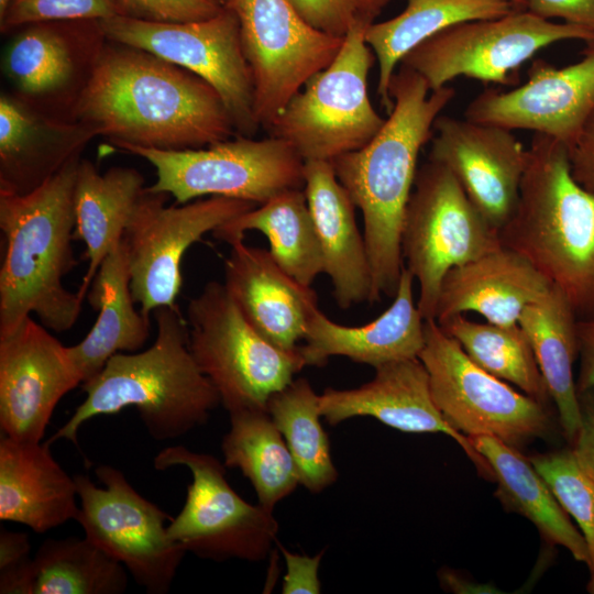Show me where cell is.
Here are the masks:
<instances>
[{
	"instance_id": "cell-38",
	"label": "cell",
	"mask_w": 594,
	"mask_h": 594,
	"mask_svg": "<svg viewBox=\"0 0 594 594\" xmlns=\"http://www.w3.org/2000/svg\"><path fill=\"white\" fill-rule=\"evenodd\" d=\"M529 460L583 535L588 551L587 591L594 594V471L572 448Z\"/></svg>"
},
{
	"instance_id": "cell-26",
	"label": "cell",
	"mask_w": 594,
	"mask_h": 594,
	"mask_svg": "<svg viewBox=\"0 0 594 594\" xmlns=\"http://www.w3.org/2000/svg\"><path fill=\"white\" fill-rule=\"evenodd\" d=\"M304 190L314 219L323 262L342 309L371 301L372 272L354 204L338 180L331 162L308 161Z\"/></svg>"
},
{
	"instance_id": "cell-19",
	"label": "cell",
	"mask_w": 594,
	"mask_h": 594,
	"mask_svg": "<svg viewBox=\"0 0 594 594\" xmlns=\"http://www.w3.org/2000/svg\"><path fill=\"white\" fill-rule=\"evenodd\" d=\"M429 160L447 167L487 222L499 230L513 217L528 148L512 130L439 116Z\"/></svg>"
},
{
	"instance_id": "cell-33",
	"label": "cell",
	"mask_w": 594,
	"mask_h": 594,
	"mask_svg": "<svg viewBox=\"0 0 594 594\" xmlns=\"http://www.w3.org/2000/svg\"><path fill=\"white\" fill-rule=\"evenodd\" d=\"M250 230L262 232L270 254L292 278L311 287L323 273L322 254L304 188L285 190L217 228L215 238L232 244Z\"/></svg>"
},
{
	"instance_id": "cell-36",
	"label": "cell",
	"mask_w": 594,
	"mask_h": 594,
	"mask_svg": "<svg viewBox=\"0 0 594 594\" xmlns=\"http://www.w3.org/2000/svg\"><path fill=\"white\" fill-rule=\"evenodd\" d=\"M127 569L87 537L46 539L33 557L32 594H121Z\"/></svg>"
},
{
	"instance_id": "cell-25",
	"label": "cell",
	"mask_w": 594,
	"mask_h": 594,
	"mask_svg": "<svg viewBox=\"0 0 594 594\" xmlns=\"http://www.w3.org/2000/svg\"><path fill=\"white\" fill-rule=\"evenodd\" d=\"M551 286L522 255L501 245L447 273L435 320L441 323L473 311L490 323L516 326L524 308L542 297Z\"/></svg>"
},
{
	"instance_id": "cell-4",
	"label": "cell",
	"mask_w": 594,
	"mask_h": 594,
	"mask_svg": "<svg viewBox=\"0 0 594 594\" xmlns=\"http://www.w3.org/2000/svg\"><path fill=\"white\" fill-rule=\"evenodd\" d=\"M152 315L157 328L154 343L143 351L112 355L82 383L85 400L47 444L62 439L77 444L78 431L89 419L127 407L136 408L156 441L176 439L208 420L221 402L189 350L186 319L176 306L160 307Z\"/></svg>"
},
{
	"instance_id": "cell-21",
	"label": "cell",
	"mask_w": 594,
	"mask_h": 594,
	"mask_svg": "<svg viewBox=\"0 0 594 594\" xmlns=\"http://www.w3.org/2000/svg\"><path fill=\"white\" fill-rule=\"evenodd\" d=\"M369 383L352 389L326 388L319 395L321 416L334 426L356 416H371L403 432L443 433L452 438L483 475H491L485 459L443 417L430 391L426 367L418 359L386 363Z\"/></svg>"
},
{
	"instance_id": "cell-17",
	"label": "cell",
	"mask_w": 594,
	"mask_h": 594,
	"mask_svg": "<svg viewBox=\"0 0 594 594\" xmlns=\"http://www.w3.org/2000/svg\"><path fill=\"white\" fill-rule=\"evenodd\" d=\"M584 57L557 68L543 59L532 62L528 80L508 91L487 88L466 107L464 119L508 130H530L568 148L594 111V41Z\"/></svg>"
},
{
	"instance_id": "cell-44",
	"label": "cell",
	"mask_w": 594,
	"mask_h": 594,
	"mask_svg": "<svg viewBox=\"0 0 594 594\" xmlns=\"http://www.w3.org/2000/svg\"><path fill=\"white\" fill-rule=\"evenodd\" d=\"M527 11L544 20L561 18L565 23L594 31V0H527Z\"/></svg>"
},
{
	"instance_id": "cell-1",
	"label": "cell",
	"mask_w": 594,
	"mask_h": 594,
	"mask_svg": "<svg viewBox=\"0 0 594 594\" xmlns=\"http://www.w3.org/2000/svg\"><path fill=\"white\" fill-rule=\"evenodd\" d=\"M113 44H105L73 120L116 148H201L235 133L222 98L206 80L148 52Z\"/></svg>"
},
{
	"instance_id": "cell-8",
	"label": "cell",
	"mask_w": 594,
	"mask_h": 594,
	"mask_svg": "<svg viewBox=\"0 0 594 594\" xmlns=\"http://www.w3.org/2000/svg\"><path fill=\"white\" fill-rule=\"evenodd\" d=\"M405 267L419 285L417 307L435 319L447 273L499 248V234L475 208L453 174L428 161L416 174L402 230Z\"/></svg>"
},
{
	"instance_id": "cell-24",
	"label": "cell",
	"mask_w": 594,
	"mask_h": 594,
	"mask_svg": "<svg viewBox=\"0 0 594 594\" xmlns=\"http://www.w3.org/2000/svg\"><path fill=\"white\" fill-rule=\"evenodd\" d=\"M89 127L47 114L13 94L0 97V191H33L81 156L96 138Z\"/></svg>"
},
{
	"instance_id": "cell-39",
	"label": "cell",
	"mask_w": 594,
	"mask_h": 594,
	"mask_svg": "<svg viewBox=\"0 0 594 594\" xmlns=\"http://www.w3.org/2000/svg\"><path fill=\"white\" fill-rule=\"evenodd\" d=\"M123 14L119 0H12L1 32L38 22L102 21Z\"/></svg>"
},
{
	"instance_id": "cell-12",
	"label": "cell",
	"mask_w": 594,
	"mask_h": 594,
	"mask_svg": "<svg viewBox=\"0 0 594 594\" xmlns=\"http://www.w3.org/2000/svg\"><path fill=\"white\" fill-rule=\"evenodd\" d=\"M573 38L594 41V31L516 11L452 25L414 47L400 65L418 73L430 91L461 76L514 85L517 69L540 50Z\"/></svg>"
},
{
	"instance_id": "cell-50",
	"label": "cell",
	"mask_w": 594,
	"mask_h": 594,
	"mask_svg": "<svg viewBox=\"0 0 594 594\" xmlns=\"http://www.w3.org/2000/svg\"><path fill=\"white\" fill-rule=\"evenodd\" d=\"M219 6L227 7L230 0H215Z\"/></svg>"
},
{
	"instance_id": "cell-14",
	"label": "cell",
	"mask_w": 594,
	"mask_h": 594,
	"mask_svg": "<svg viewBox=\"0 0 594 594\" xmlns=\"http://www.w3.org/2000/svg\"><path fill=\"white\" fill-rule=\"evenodd\" d=\"M102 487L74 476L79 499L76 520L85 537L119 561L150 594H165L186 551L167 530L170 518L140 495L117 468L95 469Z\"/></svg>"
},
{
	"instance_id": "cell-34",
	"label": "cell",
	"mask_w": 594,
	"mask_h": 594,
	"mask_svg": "<svg viewBox=\"0 0 594 594\" xmlns=\"http://www.w3.org/2000/svg\"><path fill=\"white\" fill-rule=\"evenodd\" d=\"M221 450L224 465L239 469L252 483L257 504L271 512L300 484L292 453L267 410L231 413Z\"/></svg>"
},
{
	"instance_id": "cell-7",
	"label": "cell",
	"mask_w": 594,
	"mask_h": 594,
	"mask_svg": "<svg viewBox=\"0 0 594 594\" xmlns=\"http://www.w3.org/2000/svg\"><path fill=\"white\" fill-rule=\"evenodd\" d=\"M370 25L355 24L336 58L314 75L267 128L305 161L332 162L365 146L385 123L369 97L375 61L365 41Z\"/></svg>"
},
{
	"instance_id": "cell-41",
	"label": "cell",
	"mask_w": 594,
	"mask_h": 594,
	"mask_svg": "<svg viewBox=\"0 0 594 594\" xmlns=\"http://www.w3.org/2000/svg\"><path fill=\"white\" fill-rule=\"evenodd\" d=\"M24 532L0 530V593L32 594L33 557Z\"/></svg>"
},
{
	"instance_id": "cell-20",
	"label": "cell",
	"mask_w": 594,
	"mask_h": 594,
	"mask_svg": "<svg viewBox=\"0 0 594 594\" xmlns=\"http://www.w3.org/2000/svg\"><path fill=\"white\" fill-rule=\"evenodd\" d=\"M63 21L28 24L3 54L2 69L16 97L54 117L72 119L107 40L94 32L72 31Z\"/></svg>"
},
{
	"instance_id": "cell-29",
	"label": "cell",
	"mask_w": 594,
	"mask_h": 594,
	"mask_svg": "<svg viewBox=\"0 0 594 594\" xmlns=\"http://www.w3.org/2000/svg\"><path fill=\"white\" fill-rule=\"evenodd\" d=\"M144 182L135 168L114 166L100 174L92 162L80 158L74 193V239L86 244L88 267L77 290L84 298L101 262L122 240L145 190Z\"/></svg>"
},
{
	"instance_id": "cell-10",
	"label": "cell",
	"mask_w": 594,
	"mask_h": 594,
	"mask_svg": "<svg viewBox=\"0 0 594 594\" xmlns=\"http://www.w3.org/2000/svg\"><path fill=\"white\" fill-rule=\"evenodd\" d=\"M418 359L437 407L466 437L491 436L517 448L549 432L542 403L480 367L435 319L425 320Z\"/></svg>"
},
{
	"instance_id": "cell-5",
	"label": "cell",
	"mask_w": 594,
	"mask_h": 594,
	"mask_svg": "<svg viewBox=\"0 0 594 594\" xmlns=\"http://www.w3.org/2000/svg\"><path fill=\"white\" fill-rule=\"evenodd\" d=\"M498 234L562 292L579 319H594V191L572 176L564 144L535 133L516 210Z\"/></svg>"
},
{
	"instance_id": "cell-11",
	"label": "cell",
	"mask_w": 594,
	"mask_h": 594,
	"mask_svg": "<svg viewBox=\"0 0 594 594\" xmlns=\"http://www.w3.org/2000/svg\"><path fill=\"white\" fill-rule=\"evenodd\" d=\"M99 25L108 41L148 52L206 80L222 98L235 133L255 134L260 124L253 81L232 9L224 7L209 19L187 22L118 14Z\"/></svg>"
},
{
	"instance_id": "cell-47",
	"label": "cell",
	"mask_w": 594,
	"mask_h": 594,
	"mask_svg": "<svg viewBox=\"0 0 594 594\" xmlns=\"http://www.w3.org/2000/svg\"><path fill=\"white\" fill-rule=\"evenodd\" d=\"M580 371L578 394L594 386V319L578 320Z\"/></svg>"
},
{
	"instance_id": "cell-18",
	"label": "cell",
	"mask_w": 594,
	"mask_h": 594,
	"mask_svg": "<svg viewBox=\"0 0 594 594\" xmlns=\"http://www.w3.org/2000/svg\"><path fill=\"white\" fill-rule=\"evenodd\" d=\"M81 384L67 346L25 318L0 337V427L3 436L42 441L58 402Z\"/></svg>"
},
{
	"instance_id": "cell-27",
	"label": "cell",
	"mask_w": 594,
	"mask_h": 594,
	"mask_svg": "<svg viewBox=\"0 0 594 594\" xmlns=\"http://www.w3.org/2000/svg\"><path fill=\"white\" fill-rule=\"evenodd\" d=\"M77 488L53 458L50 444L0 440V519L46 532L79 513Z\"/></svg>"
},
{
	"instance_id": "cell-35",
	"label": "cell",
	"mask_w": 594,
	"mask_h": 594,
	"mask_svg": "<svg viewBox=\"0 0 594 594\" xmlns=\"http://www.w3.org/2000/svg\"><path fill=\"white\" fill-rule=\"evenodd\" d=\"M267 411L292 453L299 483L311 493L332 485L338 471L320 422V398L310 383L304 377L293 380L271 396Z\"/></svg>"
},
{
	"instance_id": "cell-6",
	"label": "cell",
	"mask_w": 594,
	"mask_h": 594,
	"mask_svg": "<svg viewBox=\"0 0 594 594\" xmlns=\"http://www.w3.org/2000/svg\"><path fill=\"white\" fill-rule=\"evenodd\" d=\"M189 350L231 413L267 410L279 392L306 366L299 352L283 350L244 318L224 284L209 282L187 305Z\"/></svg>"
},
{
	"instance_id": "cell-37",
	"label": "cell",
	"mask_w": 594,
	"mask_h": 594,
	"mask_svg": "<svg viewBox=\"0 0 594 594\" xmlns=\"http://www.w3.org/2000/svg\"><path fill=\"white\" fill-rule=\"evenodd\" d=\"M439 326L493 376L544 404L550 397L531 345L519 324L503 327L457 315Z\"/></svg>"
},
{
	"instance_id": "cell-42",
	"label": "cell",
	"mask_w": 594,
	"mask_h": 594,
	"mask_svg": "<svg viewBox=\"0 0 594 594\" xmlns=\"http://www.w3.org/2000/svg\"><path fill=\"white\" fill-rule=\"evenodd\" d=\"M119 3L123 15L158 22L205 20L224 8L215 0H119Z\"/></svg>"
},
{
	"instance_id": "cell-3",
	"label": "cell",
	"mask_w": 594,
	"mask_h": 594,
	"mask_svg": "<svg viewBox=\"0 0 594 594\" xmlns=\"http://www.w3.org/2000/svg\"><path fill=\"white\" fill-rule=\"evenodd\" d=\"M81 156L31 193L0 191L4 254L0 268V337L35 314L41 323L65 332L76 323L84 297L63 278L76 265L72 241L75 183Z\"/></svg>"
},
{
	"instance_id": "cell-16",
	"label": "cell",
	"mask_w": 594,
	"mask_h": 594,
	"mask_svg": "<svg viewBox=\"0 0 594 594\" xmlns=\"http://www.w3.org/2000/svg\"><path fill=\"white\" fill-rule=\"evenodd\" d=\"M240 25L260 127L268 128L289 100L328 67L344 37L321 32L289 0H230Z\"/></svg>"
},
{
	"instance_id": "cell-32",
	"label": "cell",
	"mask_w": 594,
	"mask_h": 594,
	"mask_svg": "<svg viewBox=\"0 0 594 594\" xmlns=\"http://www.w3.org/2000/svg\"><path fill=\"white\" fill-rule=\"evenodd\" d=\"M405 10L372 23L365 41L378 64L377 94L388 114L393 109L389 84L395 68L418 44L459 23L497 19L521 10L512 0H406Z\"/></svg>"
},
{
	"instance_id": "cell-40",
	"label": "cell",
	"mask_w": 594,
	"mask_h": 594,
	"mask_svg": "<svg viewBox=\"0 0 594 594\" xmlns=\"http://www.w3.org/2000/svg\"><path fill=\"white\" fill-rule=\"evenodd\" d=\"M315 29L344 37L359 23L371 25L389 0H289Z\"/></svg>"
},
{
	"instance_id": "cell-9",
	"label": "cell",
	"mask_w": 594,
	"mask_h": 594,
	"mask_svg": "<svg viewBox=\"0 0 594 594\" xmlns=\"http://www.w3.org/2000/svg\"><path fill=\"white\" fill-rule=\"evenodd\" d=\"M118 148L146 160L156 170V182L147 189L168 194L176 204L220 196L261 205L305 184V161L274 136L254 140L239 135L188 150Z\"/></svg>"
},
{
	"instance_id": "cell-15",
	"label": "cell",
	"mask_w": 594,
	"mask_h": 594,
	"mask_svg": "<svg viewBox=\"0 0 594 594\" xmlns=\"http://www.w3.org/2000/svg\"><path fill=\"white\" fill-rule=\"evenodd\" d=\"M168 197L145 187L122 238L132 296L147 318L160 307L176 306L186 251L207 232L257 206L220 196L167 206Z\"/></svg>"
},
{
	"instance_id": "cell-48",
	"label": "cell",
	"mask_w": 594,
	"mask_h": 594,
	"mask_svg": "<svg viewBox=\"0 0 594 594\" xmlns=\"http://www.w3.org/2000/svg\"><path fill=\"white\" fill-rule=\"evenodd\" d=\"M12 0H0V19L4 15Z\"/></svg>"
},
{
	"instance_id": "cell-22",
	"label": "cell",
	"mask_w": 594,
	"mask_h": 594,
	"mask_svg": "<svg viewBox=\"0 0 594 594\" xmlns=\"http://www.w3.org/2000/svg\"><path fill=\"white\" fill-rule=\"evenodd\" d=\"M414 276L403 267L392 305L375 320L348 327L312 307L299 352L306 366H323L331 356L378 367L418 358L425 344V319L414 299Z\"/></svg>"
},
{
	"instance_id": "cell-23",
	"label": "cell",
	"mask_w": 594,
	"mask_h": 594,
	"mask_svg": "<svg viewBox=\"0 0 594 594\" xmlns=\"http://www.w3.org/2000/svg\"><path fill=\"white\" fill-rule=\"evenodd\" d=\"M224 286L248 322L274 345L296 351L317 295L286 274L265 249L234 241Z\"/></svg>"
},
{
	"instance_id": "cell-13",
	"label": "cell",
	"mask_w": 594,
	"mask_h": 594,
	"mask_svg": "<svg viewBox=\"0 0 594 594\" xmlns=\"http://www.w3.org/2000/svg\"><path fill=\"white\" fill-rule=\"evenodd\" d=\"M153 463L156 470L185 466L191 473L185 505L167 527L186 552L215 561L257 562L268 556L278 531L273 512L240 497L217 458L173 446L160 451Z\"/></svg>"
},
{
	"instance_id": "cell-30",
	"label": "cell",
	"mask_w": 594,
	"mask_h": 594,
	"mask_svg": "<svg viewBox=\"0 0 594 594\" xmlns=\"http://www.w3.org/2000/svg\"><path fill=\"white\" fill-rule=\"evenodd\" d=\"M578 320L569 300L553 285L542 297L527 305L518 320L571 447L581 428L579 394L573 375V364L579 358Z\"/></svg>"
},
{
	"instance_id": "cell-2",
	"label": "cell",
	"mask_w": 594,
	"mask_h": 594,
	"mask_svg": "<svg viewBox=\"0 0 594 594\" xmlns=\"http://www.w3.org/2000/svg\"><path fill=\"white\" fill-rule=\"evenodd\" d=\"M455 94L449 86L430 91L418 73L400 65L389 84L394 105L382 129L362 148L331 162L338 180L362 212L372 272L370 302L396 293L404 267L402 230L418 156Z\"/></svg>"
},
{
	"instance_id": "cell-49",
	"label": "cell",
	"mask_w": 594,
	"mask_h": 594,
	"mask_svg": "<svg viewBox=\"0 0 594 594\" xmlns=\"http://www.w3.org/2000/svg\"><path fill=\"white\" fill-rule=\"evenodd\" d=\"M516 3L521 10H527V0H512Z\"/></svg>"
},
{
	"instance_id": "cell-46",
	"label": "cell",
	"mask_w": 594,
	"mask_h": 594,
	"mask_svg": "<svg viewBox=\"0 0 594 594\" xmlns=\"http://www.w3.org/2000/svg\"><path fill=\"white\" fill-rule=\"evenodd\" d=\"M579 402L581 428L571 448L594 471V386L579 393Z\"/></svg>"
},
{
	"instance_id": "cell-43",
	"label": "cell",
	"mask_w": 594,
	"mask_h": 594,
	"mask_svg": "<svg viewBox=\"0 0 594 594\" xmlns=\"http://www.w3.org/2000/svg\"><path fill=\"white\" fill-rule=\"evenodd\" d=\"M279 549L285 558L287 572L284 576L282 592L295 593H320L321 586L318 579V568L322 553L315 557L292 553L284 547Z\"/></svg>"
},
{
	"instance_id": "cell-45",
	"label": "cell",
	"mask_w": 594,
	"mask_h": 594,
	"mask_svg": "<svg viewBox=\"0 0 594 594\" xmlns=\"http://www.w3.org/2000/svg\"><path fill=\"white\" fill-rule=\"evenodd\" d=\"M568 151L572 176L584 188L594 191V111Z\"/></svg>"
},
{
	"instance_id": "cell-31",
	"label": "cell",
	"mask_w": 594,
	"mask_h": 594,
	"mask_svg": "<svg viewBox=\"0 0 594 594\" xmlns=\"http://www.w3.org/2000/svg\"><path fill=\"white\" fill-rule=\"evenodd\" d=\"M469 439L487 462L492 479L497 482L499 499L529 519L549 543L565 548L574 560L587 565L588 551L583 535L531 461L495 437Z\"/></svg>"
},
{
	"instance_id": "cell-28",
	"label": "cell",
	"mask_w": 594,
	"mask_h": 594,
	"mask_svg": "<svg viewBox=\"0 0 594 594\" xmlns=\"http://www.w3.org/2000/svg\"><path fill=\"white\" fill-rule=\"evenodd\" d=\"M98 317L87 336L67 346L81 384L97 375L117 353L140 351L150 337V318L138 311L123 239L101 262L88 292Z\"/></svg>"
}]
</instances>
